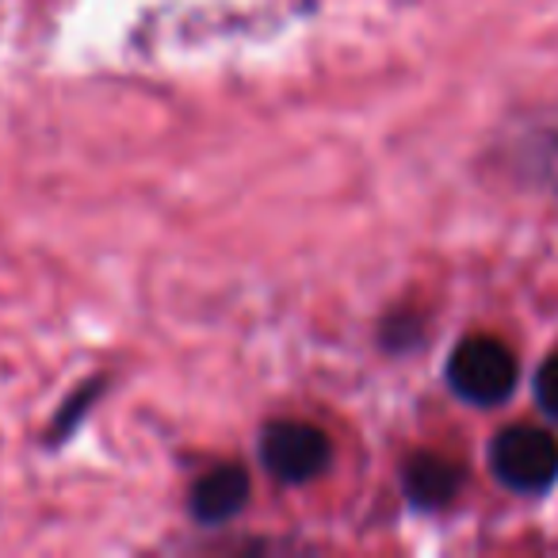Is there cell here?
Returning <instances> with one entry per match:
<instances>
[{
  "label": "cell",
  "instance_id": "obj_5",
  "mask_svg": "<svg viewBox=\"0 0 558 558\" xmlns=\"http://www.w3.org/2000/svg\"><path fill=\"white\" fill-rule=\"evenodd\" d=\"M402 486L410 505H417V509H444L463 489V466L436 456V451H417L405 459Z\"/></svg>",
  "mask_w": 558,
  "mask_h": 558
},
{
  "label": "cell",
  "instance_id": "obj_4",
  "mask_svg": "<svg viewBox=\"0 0 558 558\" xmlns=\"http://www.w3.org/2000/svg\"><path fill=\"white\" fill-rule=\"evenodd\" d=\"M248 471L238 463H222L215 471H207L199 482L192 486V517L199 524H222V520H233L241 509L248 505Z\"/></svg>",
  "mask_w": 558,
  "mask_h": 558
},
{
  "label": "cell",
  "instance_id": "obj_2",
  "mask_svg": "<svg viewBox=\"0 0 558 558\" xmlns=\"http://www.w3.org/2000/svg\"><path fill=\"white\" fill-rule=\"evenodd\" d=\"M489 466L501 486L517 494H543L558 478V440L543 428L509 425L489 444Z\"/></svg>",
  "mask_w": 558,
  "mask_h": 558
},
{
  "label": "cell",
  "instance_id": "obj_6",
  "mask_svg": "<svg viewBox=\"0 0 558 558\" xmlns=\"http://www.w3.org/2000/svg\"><path fill=\"white\" fill-rule=\"evenodd\" d=\"M535 402L547 417L558 421V356H550L547 364L535 372Z\"/></svg>",
  "mask_w": 558,
  "mask_h": 558
},
{
  "label": "cell",
  "instance_id": "obj_1",
  "mask_svg": "<svg viewBox=\"0 0 558 558\" xmlns=\"http://www.w3.org/2000/svg\"><path fill=\"white\" fill-rule=\"evenodd\" d=\"M517 356L497 337H466L448 360V383L471 405H501L517 390Z\"/></svg>",
  "mask_w": 558,
  "mask_h": 558
},
{
  "label": "cell",
  "instance_id": "obj_3",
  "mask_svg": "<svg viewBox=\"0 0 558 558\" xmlns=\"http://www.w3.org/2000/svg\"><path fill=\"white\" fill-rule=\"evenodd\" d=\"M329 459H333L329 436L306 421H271L260 436L264 471L288 486H303V482L318 478L329 466Z\"/></svg>",
  "mask_w": 558,
  "mask_h": 558
}]
</instances>
